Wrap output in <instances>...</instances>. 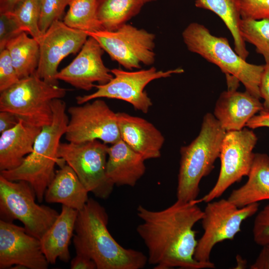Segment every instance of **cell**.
Listing matches in <instances>:
<instances>
[{
  "label": "cell",
  "instance_id": "cell-1",
  "mask_svg": "<svg viewBox=\"0 0 269 269\" xmlns=\"http://www.w3.org/2000/svg\"><path fill=\"white\" fill-rule=\"evenodd\" d=\"M198 199L177 200L168 207L158 211L139 205L137 215L142 223L136 232L148 252L147 262L154 269H214L211 262L201 263L194 258L198 241L193 227L203 216Z\"/></svg>",
  "mask_w": 269,
  "mask_h": 269
},
{
  "label": "cell",
  "instance_id": "cell-2",
  "mask_svg": "<svg viewBox=\"0 0 269 269\" xmlns=\"http://www.w3.org/2000/svg\"><path fill=\"white\" fill-rule=\"evenodd\" d=\"M108 215L97 201L89 198L78 212L73 242L76 254L92 259L97 269H141L147 257L140 251L122 246L107 225Z\"/></svg>",
  "mask_w": 269,
  "mask_h": 269
},
{
  "label": "cell",
  "instance_id": "cell-3",
  "mask_svg": "<svg viewBox=\"0 0 269 269\" xmlns=\"http://www.w3.org/2000/svg\"><path fill=\"white\" fill-rule=\"evenodd\" d=\"M66 108L64 101L61 99L53 100V121L42 128L32 151L19 167L0 171V175L8 180L28 182L40 203L43 201L45 190L55 175L56 164L61 167L66 163L58 155L60 139L65 133L69 121Z\"/></svg>",
  "mask_w": 269,
  "mask_h": 269
},
{
  "label": "cell",
  "instance_id": "cell-4",
  "mask_svg": "<svg viewBox=\"0 0 269 269\" xmlns=\"http://www.w3.org/2000/svg\"><path fill=\"white\" fill-rule=\"evenodd\" d=\"M182 36L188 50L220 68L226 75L228 89L237 90L241 82L246 91L261 98L260 85L264 65L247 62L232 49L227 38L213 35L200 23H190Z\"/></svg>",
  "mask_w": 269,
  "mask_h": 269
},
{
  "label": "cell",
  "instance_id": "cell-5",
  "mask_svg": "<svg viewBox=\"0 0 269 269\" xmlns=\"http://www.w3.org/2000/svg\"><path fill=\"white\" fill-rule=\"evenodd\" d=\"M226 133L214 115H204L198 136L180 148L177 200L188 202L197 199L201 180L211 172L220 157Z\"/></svg>",
  "mask_w": 269,
  "mask_h": 269
},
{
  "label": "cell",
  "instance_id": "cell-6",
  "mask_svg": "<svg viewBox=\"0 0 269 269\" xmlns=\"http://www.w3.org/2000/svg\"><path fill=\"white\" fill-rule=\"evenodd\" d=\"M68 90L44 81L35 73L0 92V111L10 112L28 125L42 128L53 121L52 101L63 98Z\"/></svg>",
  "mask_w": 269,
  "mask_h": 269
},
{
  "label": "cell",
  "instance_id": "cell-7",
  "mask_svg": "<svg viewBox=\"0 0 269 269\" xmlns=\"http://www.w3.org/2000/svg\"><path fill=\"white\" fill-rule=\"evenodd\" d=\"M36 194L24 180L11 181L0 175V220L23 223L26 232L40 240L59 215L55 209L35 202Z\"/></svg>",
  "mask_w": 269,
  "mask_h": 269
},
{
  "label": "cell",
  "instance_id": "cell-8",
  "mask_svg": "<svg viewBox=\"0 0 269 269\" xmlns=\"http://www.w3.org/2000/svg\"><path fill=\"white\" fill-rule=\"evenodd\" d=\"M259 203L238 207L228 199L207 203L201 220L203 234L198 241L194 258L208 263L214 247L227 240H233L241 231L243 222L258 211Z\"/></svg>",
  "mask_w": 269,
  "mask_h": 269
},
{
  "label": "cell",
  "instance_id": "cell-9",
  "mask_svg": "<svg viewBox=\"0 0 269 269\" xmlns=\"http://www.w3.org/2000/svg\"><path fill=\"white\" fill-rule=\"evenodd\" d=\"M108 147L103 142L94 140L60 142L58 150L59 158L74 170L88 191L103 199L110 196L114 186L106 174Z\"/></svg>",
  "mask_w": 269,
  "mask_h": 269
},
{
  "label": "cell",
  "instance_id": "cell-10",
  "mask_svg": "<svg viewBox=\"0 0 269 269\" xmlns=\"http://www.w3.org/2000/svg\"><path fill=\"white\" fill-rule=\"evenodd\" d=\"M85 32L95 39L112 60L126 69H139L141 65L154 63L155 35L145 29L126 23L113 31Z\"/></svg>",
  "mask_w": 269,
  "mask_h": 269
},
{
  "label": "cell",
  "instance_id": "cell-11",
  "mask_svg": "<svg viewBox=\"0 0 269 269\" xmlns=\"http://www.w3.org/2000/svg\"><path fill=\"white\" fill-rule=\"evenodd\" d=\"M113 78L107 83L95 85L96 91L90 94L77 96L76 102L83 104L91 100L106 98L121 100L131 104L136 110L147 113L152 102L144 91L151 81L170 77L184 72L181 68L167 71L158 70L151 67L147 69L129 71L120 68L111 70Z\"/></svg>",
  "mask_w": 269,
  "mask_h": 269
},
{
  "label": "cell",
  "instance_id": "cell-12",
  "mask_svg": "<svg viewBox=\"0 0 269 269\" xmlns=\"http://www.w3.org/2000/svg\"><path fill=\"white\" fill-rule=\"evenodd\" d=\"M257 140L255 133L247 128L226 132L219 157L221 168L218 179L211 190L198 199L199 203H207L220 197L230 186L248 176Z\"/></svg>",
  "mask_w": 269,
  "mask_h": 269
},
{
  "label": "cell",
  "instance_id": "cell-13",
  "mask_svg": "<svg viewBox=\"0 0 269 269\" xmlns=\"http://www.w3.org/2000/svg\"><path fill=\"white\" fill-rule=\"evenodd\" d=\"M68 109L70 116L65 135L69 142L100 140L114 144L121 139L117 113L101 98Z\"/></svg>",
  "mask_w": 269,
  "mask_h": 269
},
{
  "label": "cell",
  "instance_id": "cell-14",
  "mask_svg": "<svg viewBox=\"0 0 269 269\" xmlns=\"http://www.w3.org/2000/svg\"><path fill=\"white\" fill-rule=\"evenodd\" d=\"M88 37L85 32L71 28L63 21H54L39 42L40 58L36 75L48 83L58 85L56 75L60 63L81 50Z\"/></svg>",
  "mask_w": 269,
  "mask_h": 269
},
{
  "label": "cell",
  "instance_id": "cell-15",
  "mask_svg": "<svg viewBox=\"0 0 269 269\" xmlns=\"http://www.w3.org/2000/svg\"><path fill=\"white\" fill-rule=\"evenodd\" d=\"M49 263L39 239L24 227L0 220V269L21 265L29 269H47Z\"/></svg>",
  "mask_w": 269,
  "mask_h": 269
},
{
  "label": "cell",
  "instance_id": "cell-16",
  "mask_svg": "<svg viewBox=\"0 0 269 269\" xmlns=\"http://www.w3.org/2000/svg\"><path fill=\"white\" fill-rule=\"evenodd\" d=\"M104 53L98 41L89 36L75 59L58 71L57 79L85 91L95 87V82L100 85L107 83L113 75L103 62Z\"/></svg>",
  "mask_w": 269,
  "mask_h": 269
},
{
  "label": "cell",
  "instance_id": "cell-17",
  "mask_svg": "<svg viewBox=\"0 0 269 269\" xmlns=\"http://www.w3.org/2000/svg\"><path fill=\"white\" fill-rule=\"evenodd\" d=\"M117 115L121 138L130 147L145 160L160 156L164 137L152 124L124 112Z\"/></svg>",
  "mask_w": 269,
  "mask_h": 269
},
{
  "label": "cell",
  "instance_id": "cell-18",
  "mask_svg": "<svg viewBox=\"0 0 269 269\" xmlns=\"http://www.w3.org/2000/svg\"><path fill=\"white\" fill-rule=\"evenodd\" d=\"M265 109L260 99L248 91H223L215 106L214 116L226 131H239L256 114Z\"/></svg>",
  "mask_w": 269,
  "mask_h": 269
},
{
  "label": "cell",
  "instance_id": "cell-19",
  "mask_svg": "<svg viewBox=\"0 0 269 269\" xmlns=\"http://www.w3.org/2000/svg\"><path fill=\"white\" fill-rule=\"evenodd\" d=\"M144 161L121 138L108 147L107 177L114 185L134 187L145 172Z\"/></svg>",
  "mask_w": 269,
  "mask_h": 269
},
{
  "label": "cell",
  "instance_id": "cell-20",
  "mask_svg": "<svg viewBox=\"0 0 269 269\" xmlns=\"http://www.w3.org/2000/svg\"><path fill=\"white\" fill-rule=\"evenodd\" d=\"M41 129L19 120L15 126L0 134V171L14 169L22 164L32 151Z\"/></svg>",
  "mask_w": 269,
  "mask_h": 269
},
{
  "label": "cell",
  "instance_id": "cell-21",
  "mask_svg": "<svg viewBox=\"0 0 269 269\" xmlns=\"http://www.w3.org/2000/svg\"><path fill=\"white\" fill-rule=\"evenodd\" d=\"M78 211L65 205L53 224L40 240L42 252L50 264L57 259L68 263L69 246L73 237Z\"/></svg>",
  "mask_w": 269,
  "mask_h": 269
},
{
  "label": "cell",
  "instance_id": "cell-22",
  "mask_svg": "<svg viewBox=\"0 0 269 269\" xmlns=\"http://www.w3.org/2000/svg\"><path fill=\"white\" fill-rule=\"evenodd\" d=\"M88 190L67 164L60 167L46 188L44 199L49 203H60L78 211L89 200Z\"/></svg>",
  "mask_w": 269,
  "mask_h": 269
},
{
  "label": "cell",
  "instance_id": "cell-23",
  "mask_svg": "<svg viewBox=\"0 0 269 269\" xmlns=\"http://www.w3.org/2000/svg\"><path fill=\"white\" fill-rule=\"evenodd\" d=\"M247 182L234 189L228 199L241 208L269 200V156L266 153H255Z\"/></svg>",
  "mask_w": 269,
  "mask_h": 269
},
{
  "label": "cell",
  "instance_id": "cell-24",
  "mask_svg": "<svg viewBox=\"0 0 269 269\" xmlns=\"http://www.w3.org/2000/svg\"><path fill=\"white\" fill-rule=\"evenodd\" d=\"M195 5L197 7L212 11L223 20L233 36L234 50L246 60L249 53L240 30L242 19L240 0H196Z\"/></svg>",
  "mask_w": 269,
  "mask_h": 269
},
{
  "label": "cell",
  "instance_id": "cell-25",
  "mask_svg": "<svg viewBox=\"0 0 269 269\" xmlns=\"http://www.w3.org/2000/svg\"><path fill=\"white\" fill-rule=\"evenodd\" d=\"M8 51L12 63L20 79L35 73L39 58V44L33 38L23 31L10 39L5 48Z\"/></svg>",
  "mask_w": 269,
  "mask_h": 269
},
{
  "label": "cell",
  "instance_id": "cell-26",
  "mask_svg": "<svg viewBox=\"0 0 269 269\" xmlns=\"http://www.w3.org/2000/svg\"><path fill=\"white\" fill-rule=\"evenodd\" d=\"M141 0H98L97 17L103 30L117 29L140 11Z\"/></svg>",
  "mask_w": 269,
  "mask_h": 269
},
{
  "label": "cell",
  "instance_id": "cell-27",
  "mask_svg": "<svg viewBox=\"0 0 269 269\" xmlns=\"http://www.w3.org/2000/svg\"><path fill=\"white\" fill-rule=\"evenodd\" d=\"M98 0H70L63 22L84 32L103 30L97 17Z\"/></svg>",
  "mask_w": 269,
  "mask_h": 269
},
{
  "label": "cell",
  "instance_id": "cell-28",
  "mask_svg": "<svg viewBox=\"0 0 269 269\" xmlns=\"http://www.w3.org/2000/svg\"><path fill=\"white\" fill-rule=\"evenodd\" d=\"M40 12V0H23L9 12L20 29L29 33L38 43L43 35L39 27Z\"/></svg>",
  "mask_w": 269,
  "mask_h": 269
},
{
  "label": "cell",
  "instance_id": "cell-29",
  "mask_svg": "<svg viewBox=\"0 0 269 269\" xmlns=\"http://www.w3.org/2000/svg\"><path fill=\"white\" fill-rule=\"evenodd\" d=\"M240 30L244 41L253 45L269 63V20L242 19Z\"/></svg>",
  "mask_w": 269,
  "mask_h": 269
},
{
  "label": "cell",
  "instance_id": "cell-30",
  "mask_svg": "<svg viewBox=\"0 0 269 269\" xmlns=\"http://www.w3.org/2000/svg\"><path fill=\"white\" fill-rule=\"evenodd\" d=\"M70 0H40L39 27L44 33L55 21L60 20Z\"/></svg>",
  "mask_w": 269,
  "mask_h": 269
},
{
  "label": "cell",
  "instance_id": "cell-31",
  "mask_svg": "<svg viewBox=\"0 0 269 269\" xmlns=\"http://www.w3.org/2000/svg\"><path fill=\"white\" fill-rule=\"evenodd\" d=\"M243 19L269 20V0H240Z\"/></svg>",
  "mask_w": 269,
  "mask_h": 269
},
{
  "label": "cell",
  "instance_id": "cell-32",
  "mask_svg": "<svg viewBox=\"0 0 269 269\" xmlns=\"http://www.w3.org/2000/svg\"><path fill=\"white\" fill-rule=\"evenodd\" d=\"M20 78L14 68L8 50L0 51V92L16 83Z\"/></svg>",
  "mask_w": 269,
  "mask_h": 269
},
{
  "label": "cell",
  "instance_id": "cell-33",
  "mask_svg": "<svg viewBox=\"0 0 269 269\" xmlns=\"http://www.w3.org/2000/svg\"><path fill=\"white\" fill-rule=\"evenodd\" d=\"M253 239L258 245L269 244V204L257 214L253 228Z\"/></svg>",
  "mask_w": 269,
  "mask_h": 269
},
{
  "label": "cell",
  "instance_id": "cell-34",
  "mask_svg": "<svg viewBox=\"0 0 269 269\" xmlns=\"http://www.w3.org/2000/svg\"><path fill=\"white\" fill-rule=\"evenodd\" d=\"M22 31L9 12L0 14V51L5 48L7 43Z\"/></svg>",
  "mask_w": 269,
  "mask_h": 269
},
{
  "label": "cell",
  "instance_id": "cell-35",
  "mask_svg": "<svg viewBox=\"0 0 269 269\" xmlns=\"http://www.w3.org/2000/svg\"><path fill=\"white\" fill-rule=\"evenodd\" d=\"M260 92L261 98L264 100L263 105L265 109L269 111V63L264 65L260 85Z\"/></svg>",
  "mask_w": 269,
  "mask_h": 269
},
{
  "label": "cell",
  "instance_id": "cell-36",
  "mask_svg": "<svg viewBox=\"0 0 269 269\" xmlns=\"http://www.w3.org/2000/svg\"><path fill=\"white\" fill-rule=\"evenodd\" d=\"M246 127L255 129L261 127L269 128V111L263 110L253 116L246 124Z\"/></svg>",
  "mask_w": 269,
  "mask_h": 269
},
{
  "label": "cell",
  "instance_id": "cell-37",
  "mask_svg": "<svg viewBox=\"0 0 269 269\" xmlns=\"http://www.w3.org/2000/svg\"><path fill=\"white\" fill-rule=\"evenodd\" d=\"M71 269H96L95 262L90 258L82 255L76 254L70 263Z\"/></svg>",
  "mask_w": 269,
  "mask_h": 269
},
{
  "label": "cell",
  "instance_id": "cell-38",
  "mask_svg": "<svg viewBox=\"0 0 269 269\" xmlns=\"http://www.w3.org/2000/svg\"><path fill=\"white\" fill-rule=\"evenodd\" d=\"M19 121L18 118L12 113L0 111V133L12 128Z\"/></svg>",
  "mask_w": 269,
  "mask_h": 269
},
{
  "label": "cell",
  "instance_id": "cell-39",
  "mask_svg": "<svg viewBox=\"0 0 269 269\" xmlns=\"http://www.w3.org/2000/svg\"><path fill=\"white\" fill-rule=\"evenodd\" d=\"M251 269H269V244L263 246Z\"/></svg>",
  "mask_w": 269,
  "mask_h": 269
},
{
  "label": "cell",
  "instance_id": "cell-40",
  "mask_svg": "<svg viewBox=\"0 0 269 269\" xmlns=\"http://www.w3.org/2000/svg\"><path fill=\"white\" fill-rule=\"evenodd\" d=\"M23 0H0V12H12Z\"/></svg>",
  "mask_w": 269,
  "mask_h": 269
},
{
  "label": "cell",
  "instance_id": "cell-41",
  "mask_svg": "<svg viewBox=\"0 0 269 269\" xmlns=\"http://www.w3.org/2000/svg\"><path fill=\"white\" fill-rule=\"evenodd\" d=\"M154 0H141V1L143 2L144 4L145 3L151 2Z\"/></svg>",
  "mask_w": 269,
  "mask_h": 269
}]
</instances>
